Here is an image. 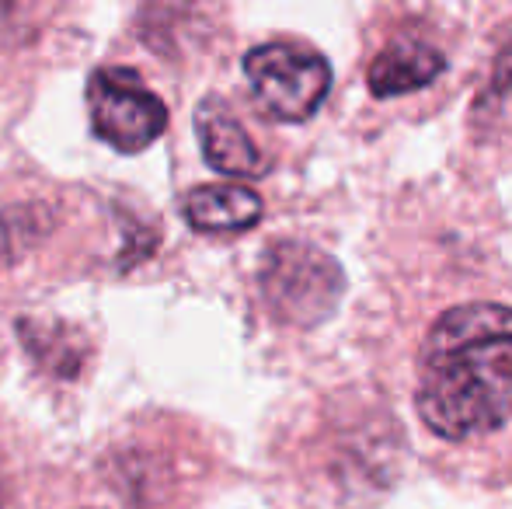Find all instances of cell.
Here are the masks:
<instances>
[{"label": "cell", "instance_id": "6da1fadb", "mask_svg": "<svg viewBox=\"0 0 512 509\" xmlns=\"http://www.w3.org/2000/svg\"><path fill=\"white\" fill-rule=\"evenodd\" d=\"M415 408L443 440H471L512 422V307L464 304L429 328Z\"/></svg>", "mask_w": 512, "mask_h": 509}, {"label": "cell", "instance_id": "7a4b0ae2", "mask_svg": "<svg viewBox=\"0 0 512 509\" xmlns=\"http://www.w3.org/2000/svg\"><path fill=\"white\" fill-rule=\"evenodd\" d=\"M258 286L279 321L310 328L338 307L345 276L335 258L321 248L304 241H279L265 252Z\"/></svg>", "mask_w": 512, "mask_h": 509}, {"label": "cell", "instance_id": "3957f363", "mask_svg": "<svg viewBox=\"0 0 512 509\" xmlns=\"http://www.w3.org/2000/svg\"><path fill=\"white\" fill-rule=\"evenodd\" d=\"M244 77L269 116L300 123L310 119L331 91V67L324 56L290 42H265L244 56Z\"/></svg>", "mask_w": 512, "mask_h": 509}, {"label": "cell", "instance_id": "277c9868", "mask_svg": "<svg viewBox=\"0 0 512 509\" xmlns=\"http://www.w3.org/2000/svg\"><path fill=\"white\" fill-rule=\"evenodd\" d=\"M88 112L95 133L122 154L150 147L168 126L164 102L140 81L136 70L126 67L95 70L88 84Z\"/></svg>", "mask_w": 512, "mask_h": 509}, {"label": "cell", "instance_id": "5b68a950", "mask_svg": "<svg viewBox=\"0 0 512 509\" xmlns=\"http://www.w3.org/2000/svg\"><path fill=\"white\" fill-rule=\"evenodd\" d=\"M196 133L209 168L230 178H255L265 171L262 150L255 147V140L244 133V126L230 116L220 98H206L196 109Z\"/></svg>", "mask_w": 512, "mask_h": 509}, {"label": "cell", "instance_id": "8992f818", "mask_svg": "<svg viewBox=\"0 0 512 509\" xmlns=\"http://www.w3.org/2000/svg\"><path fill=\"white\" fill-rule=\"evenodd\" d=\"M446 70V56L439 53L429 42H415V39H401L391 42L377 53V60L370 63V91L377 98H394V95H408L418 91L425 84H432L439 74Z\"/></svg>", "mask_w": 512, "mask_h": 509}, {"label": "cell", "instance_id": "52a82bcc", "mask_svg": "<svg viewBox=\"0 0 512 509\" xmlns=\"http://www.w3.org/2000/svg\"><path fill=\"white\" fill-rule=\"evenodd\" d=\"M182 213L196 231L223 234V231H248L262 217V199L248 185L220 182L199 185L185 196Z\"/></svg>", "mask_w": 512, "mask_h": 509}, {"label": "cell", "instance_id": "ba28073f", "mask_svg": "<svg viewBox=\"0 0 512 509\" xmlns=\"http://www.w3.org/2000/svg\"><path fill=\"white\" fill-rule=\"evenodd\" d=\"M492 102H512V39L502 46L499 60H495L492 88H488V105Z\"/></svg>", "mask_w": 512, "mask_h": 509}]
</instances>
